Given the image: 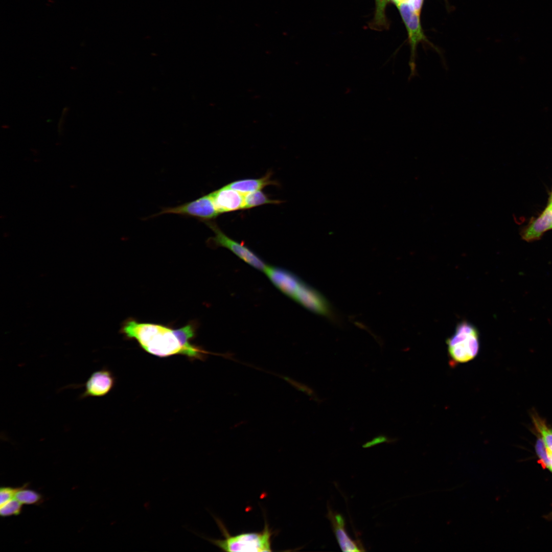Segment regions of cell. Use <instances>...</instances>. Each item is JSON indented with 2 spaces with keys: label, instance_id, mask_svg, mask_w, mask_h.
Segmentation results:
<instances>
[{
  "label": "cell",
  "instance_id": "12",
  "mask_svg": "<svg viewBox=\"0 0 552 552\" xmlns=\"http://www.w3.org/2000/svg\"><path fill=\"white\" fill-rule=\"evenodd\" d=\"M552 228V205L549 203L542 214L528 226L522 236L527 241L539 239L542 234Z\"/></svg>",
  "mask_w": 552,
  "mask_h": 552
},
{
  "label": "cell",
  "instance_id": "13",
  "mask_svg": "<svg viewBox=\"0 0 552 552\" xmlns=\"http://www.w3.org/2000/svg\"><path fill=\"white\" fill-rule=\"evenodd\" d=\"M271 172H267L263 177L257 179H244L233 181L227 186L242 194L259 191L268 185L278 186V181L271 179Z\"/></svg>",
  "mask_w": 552,
  "mask_h": 552
},
{
  "label": "cell",
  "instance_id": "22",
  "mask_svg": "<svg viewBox=\"0 0 552 552\" xmlns=\"http://www.w3.org/2000/svg\"><path fill=\"white\" fill-rule=\"evenodd\" d=\"M549 203H550L552 205V195H551V199H550Z\"/></svg>",
  "mask_w": 552,
  "mask_h": 552
},
{
  "label": "cell",
  "instance_id": "11",
  "mask_svg": "<svg viewBox=\"0 0 552 552\" xmlns=\"http://www.w3.org/2000/svg\"><path fill=\"white\" fill-rule=\"evenodd\" d=\"M215 207L219 214L243 209L244 196L227 185L211 192Z\"/></svg>",
  "mask_w": 552,
  "mask_h": 552
},
{
  "label": "cell",
  "instance_id": "17",
  "mask_svg": "<svg viewBox=\"0 0 552 552\" xmlns=\"http://www.w3.org/2000/svg\"><path fill=\"white\" fill-rule=\"evenodd\" d=\"M15 498L21 504H37L40 503L42 500L41 496L39 493L31 490L24 489V487L18 488Z\"/></svg>",
  "mask_w": 552,
  "mask_h": 552
},
{
  "label": "cell",
  "instance_id": "24",
  "mask_svg": "<svg viewBox=\"0 0 552 552\" xmlns=\"http://www.w3.org/2000/svg\"><path fill=\"white\" fill-rule=\"evenodd\" d=\"M392 1H393V0H392Z\"/></svg>",
  "mask_w": 552,
  "mask_h": 552
},
{
  "label": "cell",
  "instance_id": "2",
  "mask_svg": "<svg viewBox=\"0 0 552 552\" xmlns=\"http://www.w3.org/2000/svg\"><path fill=\"white\" fill-rule=\"evenodd\" d=\"M224 536L222 539L206 538L210 542L225 551H271L272 533L267 523L260 532L230 535L218 519H215Z\"/></svg>",
  "mask_w": 552,
  "mask_h": 552
},
{
  "label": "cell",
  "instance_id": "20",
  "mask_svg": "<svg viewBox=\"0 0 552 552\" xmlns=\"http://www.w3.org/2000/svg\"><path fill=\"white\" fill-rule=\"evenodd\" d=\"M396 441V439L389 438L384 434H380L374 437L371 440L366 442L362 445V447L367 448L384 443H392Z\"/></svg>",
  "mask_w": 552,
  "mask_h": 552
},
{
  "label": "cell",
  "instance_id": "10",
  "mask_svg": "<svg viewBox=\"0 0 552 552\" xmlns=\"http://www.w3.org/2000/svg\"><path fill=\"white\" fill-rule=\"evenodd\" d=\"M264 271L275 287L293 298L302 282L295 274L282 268L267 265Z\"/></svg>",
  "mask_w": 552,
  "mask_h": 552
},
{
  "label": "cell",
  "instance_id": "4",
  "mask_svg": "<svg viewBox=\"0 0 552 552\" xmlns=\"http://www.w3.org/2000/svg\"><path fill=\"white\" fill-rule=\"evenodd\" d=\"M397 7L408 34L410 47V57L409 61L410 74L409 79H410L418 75L416 62L418 44L420 42H424L435 49L438 52L439 50L436 49V48L427 39L422 28L420 19V15L416 12L412 6L408 2H404L399 4Z\"/></svg>",
  "mask_w": 552,
  "mask_h": 552
},
{
  "label": "cell",
  "instance_id": "8",
  "mask_svg": "<svg viewBox=\"0 0 552 552\" xmlns=\"http://www.w3.org/2000/svg\"><path fill=\"white\" fill-rule=\"evenodd\" d=\"M327 517L330 521L333 532L339 545L343 551H366L359 539H352L346 530V522L343 516L334 511L329 503L327 507Z\"/></svg>",
  "mask_w": 552,
  "mask_h": 552
},
{
  "label": "cell",
  "instance_id": "9",
  "mask_svg": "<svg viewBox=\"0 0 552 552\" xmlns=\"http://www.w3.org/2000/svg\"><path fill=\"white\" fill-rule=\"evenodd\" d=\"M115 381L112 373L107 369L98 370L90 375L84 384L80 385L84 386V390L79 398L104 396L113 388Z\"/></svg>",
  "mask_w": 552,
  "mask_h": 552
},
{
  "label": "cell",
  "instance_id": "18",
  "mask_svg": "<svg viewBox=\"0 0 552 552\" xmlns=\"http://www.w3.org/2000/svg\"><path fill=\"white\" fill-rule=\"evenodd\" d=\"M390 0H376V12L372 26L376 29H383L387 26L385 9Z\"/></svg>",
  "mask_w": 552,
  "mask_h": 552
},
{
  "label": "cell",
  "instance_id": "3",
  "mask_svg": "<svg viewBox=\"0 0 552 552\" xmlns=\"http://www.w3.org/2000/svg\"><path fill=\"white\" fill-rule=\"evenodd\" d=\"M450 360L464 363L474 359L480 349L478 329L473 324L463 320L456 326L453 334L446 340Z\"/></svg>",
  "mask_w": 552,
  "mask_h": 552
},
{
  "label": "cell",
  "instance_id": "23",
  "mask_svg": "<svg viewBox=\"0 0 552 552\" xmlns=\"http://www.w3.org/2000/svg\"><path fill=\"white\" fill-rule=\"evenodd\" d=\"M547 450H548V449H547ZM548 452H549V453L550 454V455H551V456H552V453H551V452L550 451H549L548 450Z\"/></svg>",
  "mask_w": 552,
  "mask_h": 552
},
{
  "label": "cell",
  "instance_id": "16",
  "mask_svg": "<svg viewBox=\"0 0 552 552\" xmlns=\"http://www.w3.org/2000/svg\"><path fill=\"white\" fill-rule=\"evenodd\" d=\"M535 451L539 458V463L541 466L552 473V456L540 436L536 441Z\"/></svg>",
  "mask_w": 552,
  "mask_h": 552
},
{
  "label": "cell",
  "instance_id": "5",
  "mask_svg": "<svg viewBox=\"0 0 552 552\" xmlns=\"http://www.w3.org/2000/svg\"><path fill=\"white\" fill-rule=\"evenodd\" d=\"M169 214L193 217L204 222L212 221L220 214L215 207L211 193L181 205L164 208L152 217Z\"/></svg>",
  "mask_w": 552,
  "mask_h": 552
},
{
  "label": "cell",
  "instance_id": "1",
  "mask_svg": "<svg viewBox=\"0 0 552 552\" xmlns=\"http://www.w3.org/2000/svg\"><path fill=\"white\" fill-rule=\"evenodd\" d=\"M196 324L189 323L178 328L161 324L140 322L128 318L120 332L128 339L136 340L146 352L160 358L182 355L190 360H204L212 353L192 342L196 336Z\"/></svg>",
  "mask_w": 552,
  "mask_h": 552
},
{
  "label": "cell",
  "instance_id": "7",
  "mask_svg": "<svg viewBox=\"0 0 552 552\" xmlns=\"http://www.w3.org/2000/svg\"><path fill=\"white\" fill-rule=\"evenodd\" d=\"M293 299L316 314L328 317L333 316L327 300L318 291L304 282L301 283Z\"/></svg>",
  "mask_w": 552,
  "mask_h": 552
},
{
  "label": "cell",
  "instance_id": "21",
  "mask_svg": "<svg viewBox=\"0 0 552 552\" xmlns=\"http://www.w3.org/2000/svg\"><path fill=\"white\" fill-rule=\"evenodd\" d=\"M18 488L2 487L0 490V504L3 505L9 500L15 498V495Z\"/></svg>",
  "mask_w": 552,
  "mask_h": 552
},
{
  "label": "cell",
  "instance_id": "15",
  "mask_svg": "<svg viewBox=\"0 0 552 552\" xmlns=\"http://www.w3.org/2000/svg\"><path fill=\"white\" fill-rule=\"evenodd\" d=\"M282 202L280 200L270 199L263 192L259 190L245 195L243 209H249L266 204H279Z\"/></svg>",
  "mask_w": 552,
  "mask_h": 552
},
{
  "label": "cell",
  "instance_id": "14",
  "mask_svg": "<svg viewBox=\"0 0 552 552\" xmlns=\"http://www.w3.org/2000/svg\"><path fill=\"white\" fill-rule=\"evenodd\" d=\"M532 419L536 430L540 434L547 449L552 453V428L536 412L532 413Z\"/></svg>",
  "mask_w": 552,
  "mask_h": 552
},
{
  "label": "cell",
  "instance_id": "6",
  "mask_svg": "<svg viewBox=\"0 0 552 552\" xmlns=\"http://www.w3.org/2000/svg\"><path fill=\"white\" fill-rule=\"evenodd\" d=\"M214 233L215 236L209 239V242L212 245L225 247L230 250L240 259L260 270L264 271L266 265L259 257L242 243H239L226 236L218 227L217 224L212 221L204 222Z\"/></svg>",
  "mask_w": 552,
  "mask_h": 552
},
{
  "label": "cell",
  "instance_id": "19",
  "mask_svg": "<svg viewBox=\"0 0 552 552\" xmlns=\"http://www.w3.org/2000/svg\"><path fill=\"white\" fill-rule=\"evenodd\" d=\"M21 504L15 498H13L0 505V514L3 517L19 515L21 511Z\"/></svg>",
  "mask_w": 552,
  "mask_h": 552
}]
</instances>
